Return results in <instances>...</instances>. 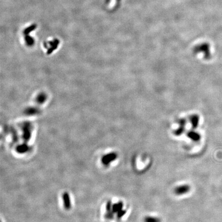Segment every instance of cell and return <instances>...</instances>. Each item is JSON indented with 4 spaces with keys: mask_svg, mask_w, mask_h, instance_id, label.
<instances>
[{
    "mask_svg": "<svg viewBox=\"0 0 222 222\" xmlns=\"http://www.w3.org/2000/svg\"><path fill=\"white\" fill-rule=\"evenodd\" d=\"M118 155L115 152H111L105 154L101 158V163L105 166H108L110 163H112L117 159Z\"/></svg>",
    "mask_w": 222,
    "mask_h": 222,
    "instance_id": "cell-1",
    "label": "cell"
},
{
    "mask_svg": "<svg viewBox=\"0 0 222 222\" xmlns=\"http://www.w3.org/2000/svg\"><path fill=\"white\" fill-rule=\"evenodd\" d=\"M64 206L66 209H70L71 207V199L67 192H64L63 194Z\"/></svg>",
    "mask_w": 222,
    "mask_h": 222,
    "instance_id": "cell-3",
    "label": "cell"
},
{
    "mask_svg": "<svg viewBox=\"0 0 222 222\" xmlns=\"http://www.w3.org/2000/svg\"><path fill=\"white\" fill-rule=\"evenodd\" d=\"M36 28V24L32 25L30 26H29V27H28V28H27L25 30L24 33L26 34H27L29 33L30 32L34 30Z\"/></svg>",
    "mask_w": 222,
    "mask_h": 222,
    "instance_id": "cell-10",
    "label": "cell"
},
{
    "mask_svg": "<svg viewBox=\"0 0 222 222\" xmlns=\"http://www.w3.org/2000/svg\"><path fill=\"white\" fill-rule=\"evenodd\" d=\"M126 213H127V211L126 210H123V209H122V210H121V211H119V212L117 213V218H118V219H121L122 217H123V216L126 215Z\"/></svg>",
    "mask_w": 222,
    "mask_h": 222,
    "instance_id": "cell-11",
    "label": "cell"
},
{
    "mask_svg": "<svg viewBox=\"0 0 222 222\" xmlns=\"http://www.w3.org/2000/svg\"><path fill=\"white\" fill-rule=\"evenodd\" d=\"M114 213L113 211H110V212H107L105 213V217L106 219L107 220H112L114 217Z\"/></svg>",
    "mask_w": 222,
    "mask_h": 222,
    "instance_id": "cell-9",
    "label": "cell"
},
{
    "mask_svg": "<svg viewBox=\"0 0 222 222\" xmlns=\"http://www.w3.org/2000/svg\"><path fill=\"white\" fill-rule=\"evenodd\" d=\"M190 186L188 185H183L176 187L174 189V193L177 195H182L188 193L190 190Z\"/></svg>",
    "mask_w": 222,
    "mask_h": 222,
    "instance_id": "cell-2",
    "label": "cell"
},
{
    "mask_svg": "<svg viewBox=\"0 0 222 222\" xmlns=\"http://www.w3.org/2000/svg\"><path fill=\"white\" fill-rule=\"evenodd\" d=\"M123 204L122 203V202H119L117 203H115L113 204L112 206V210L113 211V213H118L120 211L122 210L123 209Z\"/></svg>",
    "mask_w": 222,
    "mask_h": 222,
    "instance_id": "cell-4",
    "label": "cell"
},
{
    "mask_svg": "<svg viewBox=\"0 0 222 222\" xmlns=\"http://www.w3.org/2000/svg\"><path fill=\"white\" fill-rule=\"evenodd\" d=\"M144 222H161V220L159 217L147 216L144 217Z\"/></svg>",
    "mask_w": 222,
    "mask_h": 222,
    "instance_id": "cell-6",
    "label": "cell"
},
{
    "mask_svg": "<svg viewBox=\"0 0 222 222\" xmlns=\"http://www.w3.org/2000/svg\"><path fill=\"white\" fill-rule=\"evenodd\" d=\"M188 136L192 140L197 142L200 139V136L198 133L194 132H191L188 133Z\"/></svg>",
    "mask_w": 222,
    "mask_h": 222,
    "instance_id": "cell-5",
    "label": "cell"
},
{
    "mask_svg": "<svg viewBox=\"0 0 222 222\" xmlns=\"http://www.w3.org/2000/svg\"><path fill=\"white\" fill-rule=\"evenodd\" d=\"M112 206L113 204H112V202L110 200L107 202V204H106V207H105L107 212L113 211Z\"/></svg>",
    "mask_w": 222,
    "mask_h": 222,
    "instance_id": "cell-8",
    "label": "cell"
},
{
    "mask_svg": "<svg viewBox=\"0 0 222 222\" xmlns=\"http://www.w3.org/2000/svg\"><path fill=\"white\" fill-rule=\"evenodd\" d=\"M28 150V146L26 144H22L18 146L17 148V151L19 153H24Z\"/></svg>",
    "mask_w": 222,
    "mask_h": 222,
    "instance_id": "cell-7",
    "label": "cell"
}]
</instances>
